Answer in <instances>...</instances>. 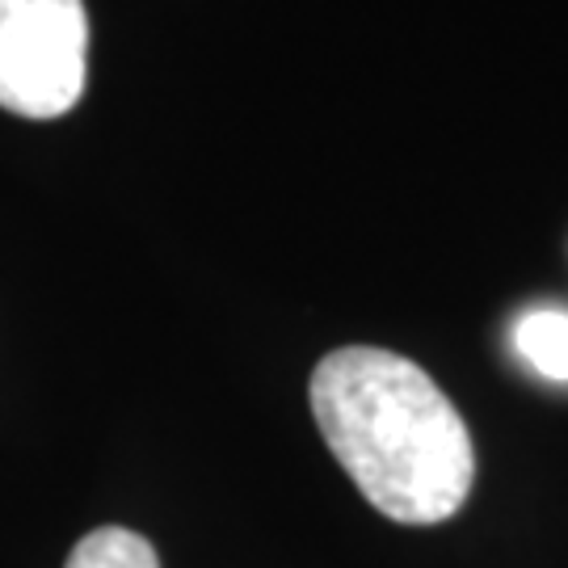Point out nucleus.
<instances>
[{"label": "nucleus", "mask_w": 568, "mask_h": 568, "mask_svg": "<svg viewBox=\"0 0 568 568\" xmlns=\"http://www.w3.org/2000/svg\"><path fill=\"white\" fill-rule=\"evenodd\" d=\"M84 0H0V110L60 119L84 93Z\"/></svg>", "instance_id": "2"}, {"label": "nucleus", "mask_w": 568, "mask_h": 568, "mask_svg": "<svg viewBox=\"0 0 568 568\" xmlns=\"http://www.w3.org/2000/svg\"><path fill=\"white\" fill-rule=\"evenodd\" d=\"M514 345L544 379L568 384V312L535 307L514 325Z\"/></svg>", "instance_id": "3"}, {"label": "nucleus", "mask_w": 568, "mask_h": 568, "mask_svg": "<svg viewBox=\"0 0 568 568\" xmlns=\"http://www.w3.org/2000/svg\"><path fill=\"white\" fill-rule=\"evenodd\" d=\"M63 568H161V560H156V548L135 530L98 527L72 548Z\"/></svg>", "instance_id": "4"}, {"label": "nucleus", "mask_w": 568, "mask_h": 568, "mask_svg": "<svg viewBox=\"0 0 568 568\" xmlns=\"http://www.w3.org/2000/svg\"><path fill=\"white\" fill-rule=\"evenodd\" d=\"M333 459L371 506L405 527H434L471 493L476 450L459 408L413 358L345 345L307 384Z\"/></svg>", "instance_id": "1"}]
</instances>
